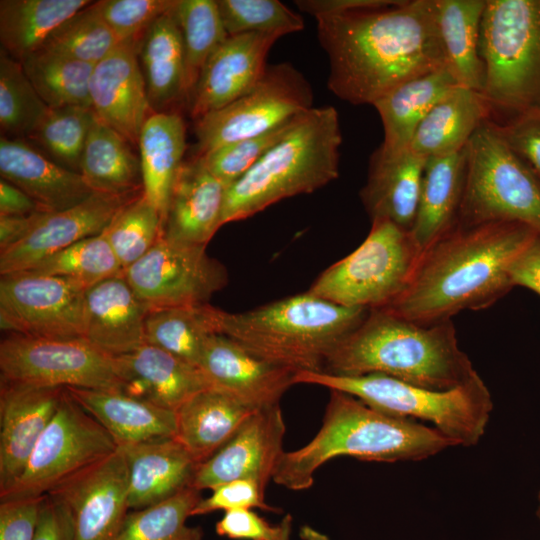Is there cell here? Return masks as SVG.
Returning a JSON list of instances; mask_svg holds the SVG:
<instances>
[{
	"mask_svg": "<svg viewBox=\"0 0 540 540\" xmlns=\"http://www.w3.org/2000/svg\"><path fill=\"white\" fill-rule=\"evenodd\" d=\"M329 59V90L354 105H373L399 84L447 66L435 0L315 17Z\"/></svg>",
	"mask_w": 540,
	"mask_h": 540,
	"instance_id": "cell-1",
	"label": "cell"
},
{
	"mask_svg": "<svg viewBox=\"0 0 540 540\" xmlns=\"http://www.w3.org/2000/svg\"><path fill=\"white\" fill-rule=\"evenodd\" d=\"M538 234L511 221L454 226L422 251L405 290L381 309L430 325L487 308L513 288L511 266Z\"/></svg>",
	"mask_w": 540,
	"mask_h": 540,
	"instance_id": "cell-2",
	"label": "cell"
},
{
	"mask_svg": "<svg viewBox=\"0 0 540 540\" xmlns=\"http://www.w3.org/2000/svg\"><path fill=\"white\" fill-rule=\"evenodd\" d=\"M333 375L383 374L414 385L448 390L478 376L458 344L452 320L418 324L384 309H371L326 360Z\"/></svg>",
	"mask_w": 540,
	"mask_h": 540,
	"instance_id": "cell-3",
	"label": "cell"
},
{
	"mask_svg": "<svg viewBox=\"0 0 540 540\" xmlns=\"http://www.w3.org/2000/svg\"><path fill=\"white\" fill-rule=\"evenodd\" d=\"M450 447L457 445L432 426L382 413L350 394L330 390L321 428L303 447L283 453L272 480L302 491L312 486L315 472L336 457L420 461Z\"/></svg>",
	"mask_w": 540,
	"mask_h": 540,
	"instance_id": "cell-4",
	"label": "cell"
},
{
	"mask_svg": "<svg viewBox=\"0 0 540 540\" xmlns=\"http://www.w3.org/2000/svg\"><path fill=\"white\" fill-rule=\"evenodd\" d=\"M369 309L346 307L305 292L261 307L229 313L219 309V334L252 353L297 372H322L338 344Z\"/></svg>",
	"mask_w": 540,
	"mask_h": 540,
	"instance_id": "cell-5",
	"label": "cell"
},
{
	"mask_svg": "<svg viewBox=\"0 0 540 540\" xmlns=\"http://www.w3.org/2000/svg\"><path fill=\"white\" fill-rule=\"evenodd\" d=\"M342 143L332 106L298 115L285 135L240 179L226 188L224 224L249 218L272 204L311 193L339 175Z\"/></svg>",
	"mask_w": 540,
	"mask_h": 540,
	"instance_id": "cell-6",
	"label": "cell"
},
{
	"mask_svg": "<svg viewBox=\"0 0 540 540\" xmlns=\"http://www.w3.org/2000/svg\"><path fill=\"white\" fill-rule=\"evenodd\" d=\"M313 384L350 394L382 413L431 426L457 446L479 443L488 425L493 401L480 376L448 390L430 389L383 374L340 376L297 372L295 384Z\"/></svg>",
	"mask_w": 540,
	"mask_h": 540,
	"instance_id": "cell-7",
	"label": "cell"
},
{
	"mask_svg": "<svg viewBox=\"0 0 540 540\" xmlns=\"http://www.w3.org/2000/svg\"><path fill=\"white\" fill-rule=\"evenodd\" d=\"M479 56L491 121L540 112V0H486Z\"/></svg>",
	"mask_w": 540,
	"mask_h": 540,
	"instance_id": "cell-8",
	"label": "cell"
},
{
	"mask_svg": "<svg viewBox=\"0 0 540 540\" xmlns=\"http://www.w3.org/2000/svg\"><path fill=\"white\" fill-rule=\"evenodd\" d=\"M466 151V182L455 226L511 221L540 233V182L491 120L477 129Z\"/></svg>",
	"mask_w": 540,
	"mask_h": 540,
	"instance_id": "cell-9",
	"label": "cell"
},
{
	"mask_svg": "<svg viewBox=\"0 0 540 540\" xmlns=\"http://www.w3.org/2000/svg\"><path fill=\"white\" fill-rule=\"evenodd\" d=\"M357 249L327 268L308 292L338 305L381 309L408 285L422 249L410 230L386 220L371 221Z\"/></svg>",
	"mask_w": 540,
	"mask_h": 540,
	"instance_id": "cell-10",
	"label": "cell"
},
{
	"mask_svg": "<svg viewBox=\"0 0 540 540\" xmlns=\"http://www.w3.org/2000/svg\"><path fill=\"white\" fill-rule=\"evenodd\" d=\"M111 434L66 391L16 482L0 501L44 497L68 478L111 455Z\"/></svg>",
	"mask_w": 540,
	"mask_h": 540,
	"instance_id": "cell-11",
	"label": "cell"
},
{
	"mask_svg": "<svg viewBox=\"0 0 540 540\" xmlns=\"http://www.w3.org/2000/svg\"><path fill=\"white\" fill-rule=\"evenodd\" d=\"M313 91L292 64L267 66L244 95L196 120L197 155L271 131L312 108Z\"/></svg>",
	"mask_w": 540,
	"mask_h": 540,
	"instance_id": "cell-12",
	"label": "cell"
},
{
	"mask_svg": "<svg viewBox=\"0 0 540 540\" xmlns=\"http://www.w3.org/2000/svg\"><path fill=\"white\" fill-rule=\"evenodd\" d=\"M1 380L41 387L122 390L114 358L84 338L9 334L0 343Z\"/></svg>",
	"mask_w": 540,
	"mask_h": 540,
	"instance_id": "cell-13",
	"label": "cell"
},
{
	"mask_svg": "<svg viewBox=\"0 0 540 540\" xmlns=\"http://www.w3.org/2000/svg\"><path fill=\"white\" fill-rule=\"evenodd\" d=\"M82 283L30 271L1 275L2 331L41 338H83Z\"/></svg>",
	"mask_w": 540,
	"mask_h": 540,
	"instance_id": "cell-14",
	"label": "cell"
},
{
	"mask_svg": "<svg viewBox=\"0 0 540 540\" xmlns=\"http://www.w3.org/2000/svg\"><path fill=\"white\" fill-rule=\"evenodd\" d=\"M123 275L148 309L207 304L228 283L225 267L206 246L163 237Z\"/></svg>",
	"mask_w": 540,
	"mask_h": 540,
	"instance_id": "cell-15",
	"label": "cell"
},
{
	"mask_svg": "<svg viewBox=\"0 0 540 540\" xmlns=\"http://www.w3.org/2000/svg\"><path fill=\"white\" fill-rule=\"evenodd\" d=\"M128 469L120 446L47 495L70 513L74 540H112L129 509Z\"/></svg>",
	"mask_w": 540,
	"mask_h": 540,
	"instance_id": "cell-16",
	"label": "cell"
},
{
	"mask_svg": "<svg viewBox=\"0 0 540 540\" xmlns=\"http://www.w3.org/2000/svg\"><path fill=\"white\" fill-rule=\"evenodd\" d=\"M285 432L279 404L256 410L223 447L198 466L191 486L212 490L229 481L250 479L265 490L284 453Z\"/></svg>",
	"mask_w": 540,
	"mask_h": 540,
	"instance_id": "cell-17",
	"label": "cell"
},
{
	"mask_svg": "<svg viewBox=\"0 0 540 540\" xmlns=\"http://www.w3.org/2000/svg\"><path fill=\"white\" fill-rule=\"evenodd\" d=\"M134 196L94 192L70 208L45 212L22 240L0 251L1 275L28 271L76 242L101 234L118 210Z\"/></svg>",
	"mask_w": 540,
	"mask_h": 540,
	"instance_id": "cell-18",
	"label": "cell"
},
{
	"mask_svg": "<svg viewBox=\"0 0 540 540\" xmlns=\"http://www.w3.org/2000/svg\"><path fill=\"white\" fill-rule=\"evenodd\" d=\"M138 51L136 38L121 42L94 65L89 84L97 118L131 145H138L142 127L153 113Z\"/></svg>",
	"mask_w": 540,
	"mask_h": 540,
	"instance_id": "cell-19",
	"label": "cell"
},
{
	"mask_svg": "<svg viewBox=\"0 0 540 540\" xmlns=\"http://www.w3.org/2000/svg\"><path fill=\"white\" fill-rule=\"evenodd\" d=\"M65 388L1 380L0 494L20 477L41 435L54 417Z\"/></svg>",
	"mask_w": 540,
	"mask_h": 540,
	"instance_id": "cell-20",
	"label": "cell"
},
{
	"mask_svg": "<svg viewBox=\"0 0 540 540\" xmlns=\"http://www.w3.org/2000/svg\"><path fill=\"white\" fill-rule=\"evenodd\" d=\"M281 36L247 33L228 36L205 63L189 100L198 120L248 92L263 76L266 58Z\"/></svg>",
	"mask_w": 540,
	"mask_h": 540,
	"instance_id": "cell-21",
	"label": "cell"
},
{
	"mask_svg": "<svg viewBox=\"0 0 540 540\" xmlns=\"http://www.w3.org/2000/svg\"><path fill=\"white\" fill-rule=\"evenodd\" d=\"M199 368L212 387L255 409L279 404L295 384V371L252 353L224 334L209 338Z\"/></svg>",
	"mask_w": 540,
	"mask_h": 540,
	"instance_id": "cell-22",
	"label": "cell"
},
{
	"mask_svg": "<svg viewBox=\"0 0 540 540\" xmlns=\"http://www.w3.org/2000/svg\"><path fill=\"white\" fill-rule=\"evenodd\" d=\"M148 310L123 273L99 282L86 292L83 338L108 356L128 354L146 343Z\"/></svg>",
	"mask_w": 540,
	"mask_h": 540,
	"instance_id": "cell-23",
	"label": "cell"
},
{
	"mask_svg": "<svg viewBox=\"0 0 540 540\" xmlns=\"http://www.w3.org/2000/svg\"><path fill=\"white\" fill-rule=\"evenodd\" d=\"M226 187L200 156L184 161L176 177L162 237L206 246L222 226Z\"/></svg>",
	"mask_w": 540,
	"mask_h": 540,
	"instance_id": "cell-24",
	"label": "cell"
},
{
	"mask_svg": "<svg viewBox=\"0 0 540 540\" xmlns=\"http://www.w3.org/2000/svg\"><path fill=\"white\" fill-rule=\"evenodd\" d=\"M113 358L123 383L122 391L172 411L196 393L212 387L199 367L148 343Z\"/></svg>",
	"mask_w": 540,
	"mask_h": 540,
	"instance_id": "cell-25",
	"label": "cell"
},
{
	"mask_svg": "<svg viewBox=\"0 0 540 540\" xmlns=\"http://www.w3.org/2000/svg\"><path fill=\"white\" fill-rule=\"evenodd\" d=\"M0 174L44 212L65 210L94 193L79 172L57 164L20 139L1 137Z\"/></svg>",
	"mask_w": 540,
	"mask_h": 540,
	"instance_id": "cell-26",
	"label": "cell"
},
{
	"mask_svg": "<svg viewBox=\"0 0 540 540\" xmlns=\"http://www.w3.org/2000/svg\"><path fill=\"white\" fill-rule=\"evenodd\" d=\"M426 158L410 148L387 152L380 147L371 156L360 198L374 220L390 221L411 230L415 221Z\"/></svg>",
	"mask_w": 540,
	"mask_h": 540,
	"instance_id": "cell-27",
	"label": "cell"
},
{
	"mask_svg": "<svg viewBox=\"0 0 540 540\" xmlns=\"http://www.w3.org/2000/svg\"><path fill=\"white\" fill-rule=\"evenodd\" d=\"M120 447L128 469L130 510L160 503L191 486L199 466L176 437Z\"/></svg>",
	"mask_w": 540,
	"mask_h": 540,
	"instance_id": "cell-28",
	"label": "cell"
},
{
	"mask_svg": "<svg viewBox=\"0 0 540 540\" xmlns=\"http://www.w3.org/2000/svg\"><path fill=\"white\" fill-rule=\"evenodd\" d=\"M118 446L176 437L175 411L134 397L122 390L66 388Z\"/></svg>",
	"mask_w": 540,
	"mask_h": 540,
	"instance_id": "cell-29",
	"label": "cell"
},
{
	"mask_svg": "<svg viewBox=\"0 0 540 540\" xmlns=\"http://www.w3.org/2000/svg\"><path fill=\"white\" fill-rule=\"evenodd\" d=\"M258 409L216 387L206 388L176 411V439L200 465L223 447Z\"/></svg>",
	"mask_w": 540,
	"mask_h": 540,
	"instance_id": "cell-30",
	"label": "cell"
},
{
	"mask_svg": "<svg viewBox=\"0 0 540 540\" xmlns=\"http://www.w3.org/2000/svg\"><path fill=\"white\" fill-rule=\"evenodd\" d=\"M466 172V147L426 159L418 209L410 230L422 251L456 225Z\"/></svg>",
	"mask_w": 540,
	"mask_h": 540,
	"instance_id": "cell-31",
	"label": "cell"
},
{
	"mask_svg": "<svg viewBox=\"0 0 540 540\" xmlns=\"http://www.w3.org/2000/svg\"><path fill=\"white\" fill-rule=\"evenodd\" d=\"M457 86L459 84L445 66L411 78L379 98L373 106L384 131L380 148L387 152L408 149L423 118Z\"/></svg>",
	"mask_w": 540,
	"mask_h": 540,
	"instance_id": "cell-32",
	"label": "cell"
},
{
	"mask_svg": "<svg viewBox=\"0 0 540 540\" xmlns=\"http://www.w3.org/2000/svg\"><path fill=\"white\" fill-rule=\"evenodd\" d=\"M143 193L163 223L186 150V128L177 112H153L138 141Z\"/></svg>",
	"mask_w": 540,
	"mask_h": 540,
	"instance_id": "cell-33",
	"label": "cell"
},
{
	"mask_svg": "<svg viewBox=\"0 0 540 540\" xmlns=\"http://www.w3.org/2000/svg\"><path fill=\"white\" fill-rule=\"evenodd\" d=\"M138 55L153 112L187 102L183 40L172 9L143 33Z\"/></svg>",
	"mask_w": 540,
	"mask_h": 540,
	"instance_id": "cell-34",
	"label": "cell"
},
{
	"mask_svg": "<svg viewBox=\"0 0 540 540\" xmlns=\"http://www.w3.org/2000/svg\"><path fill=\"white\" fill-rule=\"evenodd\" d=\"M488 120L491 111L482 94L457 86L423 118L409 148L426 159L458 152Z\"/></svg>",
	"mask_w": 540,
	"mask_h": 540,
	"instance_id": "cell-35",
	"label": "cell"
},
{
	"mask_svg": "<svg viewBox=\"0 0 540 540\" xmlns=\"http://www.w3.org/2000/svg\"><path fill=\"white\" fill-rule=\"evenodd\" d=\"M436 25L449 71L459 86L482 92L480 25L486 0H435Z\"/></svg>",
	"mask_w": 540,
	"mask_h": 540,
	"instance_id": "cell-36",
	"label": "cell"
},
{
	"mask_svg": "<svg viewBox=\"0 0 540 540\" xmlns=\"http://www.w3.org/2000/svg\"><path fill=\"white\" fill-rule=\"evenodd\" d=\"M130 143L96 116L84 146L79 173L98 193L129 196L142 185L140 159Z\"/></svg>",
	"mask_w": 540,
	"mask_h": 540,
	"instance_id": "cell-37",
	"label": "cell"
},
{
	"mask_svg": "<svg viewBox=\"0 0 540 540\" xmlns=\"http://www.w3.org/2000/svg\"><path fill=\"white\" fill-rule=\"evenodd\" d=\"M92 3L88 0H1L2 49L21 62L41 49L61 24Z\"/></svg>",
	"mask_w": 540,
	"mask_h": 540,
	"instance_id": "cell-38",
	"label": "cell"
},
{
	"mask_svg": "<svg viewBox=\"0 0 540 540\" xmlns=\"http://www.w3.org/2000/svg\"><path fill=\"white\" fill-rule=\"evenodd\" d=\"M219 309L210 304L149 309L146 343L199 367L206 344L218 329Z\"/></svg>",
	"mask_w": 540,
	"mask_h": 540,
	"instance_id": "cell-39",
	"label": "cell"
},
{
	"mask_svg": "<svg viewBox=\"0 0 540 540\" xmlns=\"http://www.w3.org/2000/svg\"><path fill=\"white\" fill-rule=\"evenodd\" d=\"M34 89L51 109L91 107L89 84L94 65L40 49L21 61Z\"/></svg>",
	"mask_w": 540,
	"mask_h": 540,
	"instance_id": "cell-40",
	"label": "cell"
},
{
	"mask_svg": "<svg viewBox=\"0 0 540 540\" xmlns=\"http://www.w3.org/2000/svg\"><path fill=\"white\" fill-rule=\"evenodd\" d=\"M172 13L183 40L187 103H189L205 63L228 35L219 14L217 1L175 0Z\"/></svg>",
	"mask_w": 540,
	"mask_h": 540,
	"instance_id": "cell-41",
	"label": "cell"
},
{
	"mask_svg": "<svg viewBox=\"0 0 540 540\" xmlns=\"http://www.w3.org/2000/svg\"><path fill=\"white\" fill-rule=\"evenodd\" d=\"M200 499V491L189 486L160 503L132 510L112 540H201L202 529L186 523Z\"/></svg>",
	"mask_w": 540,
	"mask_h": 540,
	"instance_id": "cell-42",
	"label": "cell"
},
{
	"mask_svg": "<svg viewBox=\"0 0 540 540\" xmlns=\"http://www.w3.org/2000/svg\"><path fill=\"white\" fill-rule=\"evenodd\" d=\"M102 233L124 271L162 237L163 220L142 190L118 210Z\"/></svg>",
	"mask_w": 540,
	"mask_h": 540,
	"instance_id": "cell-43",
	"label": "cell"
},
{
	"mask_svg": "<svg viewBox=\"0 0 540 540\" xmlns=\"http://www.w3.org/2000/svg\"><path fill=\"white\" fill-rule=\"evenodd\" d=\"M28 271L72 279L89 289L122 274L123 268L107 238L101 233L76 242Z\"/></svg>",
	"mask_w": 540,
	"mask_h": 540,
	"instance_id": "cell-44",
	"label": "cell"
},
{
	"mask_svg": "<svg viewBox=\"0 0 540 540\" xmlns=\"http://www.w3.org/2000/svg\"><path fill=\"white\" fill-rule=\"evenodd\" d=\"M22 64L1 48L0 126L11 135L30 136L49 112Z\"/></svg>",
	"mask_w": 540,
	"mask_h": 540,
	"instance_id": "cell-45",
	"label": "cell"
},
{
	"mask_svg": "<svg viewBox=\"0 0 540 540\" xmlns=\"http://www.w3.org/2000/svg\"><path fill=\"white\" fill-rule=\"evenodd\" d=\"M121 42L92 3L61 24L41 49L95 65Z\"/></svg>",
	"mask_w": 540,
	"mask_h": 540,
	"instance_id": "cell-46",
	"label": "cell"
},
{
	"mask_svg": "<svg viewBox=\"0 0 540 540\" xmlns=\"http://www.w3.org/2000/svg\"><path fill=\"white\" fill-rule=\"evenodd\" d=\"M95 119L90 107L50 108L30 137L45 147L62 166L79 172L86 139Z\"/></svg>",
	"mask_w": 540,
	"mask_h": 540,
	"instance_id": "cell-47",
	"label": "cell"
},
{
	"mask_svg": "<svg viewBox=\"0 0 540 540\" xmlns=\"http://www.w3.org/2000/svg\"><path fill=\"white\" fill-rule=\"evenodd\" d=\"M228 36L268 33L285 36L304 28L303 18L278 0H217Z\"/></svg>",
	"mask_w": 540,
	"mask_h": 540,
	"instance_id": "cell-48",
	"label": "cell"
},
{
	"mask_svg": "<svg viewBox=\"0 0 540 540\" xmlns=\"http://www.w3.org/2000/svg\"><path fill=\"white\" fill-rule=\"evenodd\" d=\"M294 119L266 133L219 146L199 156L213 176L227 188L245 175L285 135Z\"/></svg>",
	"mask_w": 540,
	"mask_h": 540,
	"instance_id": "cell-49",
	"label": "cell"
},
{
	"mask_svg": "<svg viewBox=\"0 0 540 540\" xmlns=\"http://www.w3.org/2000/svg\"><path fill=\"white\" fill-rule=\"evenodd\" d=\"M175 0H102L94 8L120 41L135 39L160 16L169 12Z\"/></svg>",
	"mask_w": 540,
	"mask_h": 540,
	"instance_id": "cell-50",
	"label": "cell"
},
{
	"mask_svg": "<svg viewBox=\"0 0 540 540\" xmlns=\"http://www.w3.org/2000/svg\"><path fill=\"white\" fill-rule=\"evenodd\" d=\"M206 498H201L191 512V516L205 515L218 510L224 512L235 509L259 508L276 512L264 501V489L254 480L238 479L223 483L211 490Z\"/></svg>",
	"mask_w": 540,
	"mask_h": 540,
	"instance_id": "cell-51",
	"label": "cell"
},
{
	"mask_svg": "<svg viewBox=\"0 0 540 540\" xmlns=\"http://www.w3.org/2000/svg\"><path fill=\"white\" fill-rule=\"evenodd\" d=\"M493 123L505 144L540 182V112H530L502 123Z\"/></svg>",
	"mask_w": 540,
	"mask_h": 540,
	"instance_id": "cell-52",
	"label": "cell"
},
{
	"mask_svg": "<svg viewBox=\"0 0 540 540\" xmlns=\"http://www.w3.org/2000/svg\"><path fill=\"white\" fill-rule=\"evenodd\" d=\"M44 497L0 501V540H33Z\"/></svg>",
	"mask_w": 540,
	"mask_h": 540,
	"instance_id": "cell-53",
	"label": "cell"
},
{
	"mask_svg": "<svg viewBox=\"0 0 540 540\" xmlns=\"http://www.w3.org/2000/svg\"><path fill=\"white\" fill-rule=\"evenodd\" d=\"M282 528L281 522L270 525L252 509L226 511L215 526L219 536L235 540H277Z\"/></svg>",
	"mask_w": 540,
	"mask_h": 540,
	"instance_id": "cell-54",
	"label": "cell"
},
{
	"mask_svg": "<svg viewBox=\"0 0 540 540\" xmlns=\"http://www.w3.org/2000/svg\"><path fill=\"white\" fill-rule=\"evenodd\" d=\"M33 540H74L73 522L68 510L46 495Z\"/></svg>",
	"mask_w": 540,
	"mask_h": 540,
	"instance_id": "cell-55",
	"label": "cell"
},
{
	"mask_svg": "<svg viewBox=\"0 0 540 540\" xmlns=\"http://www.w3.org/2000/svg\"><path fill=\"white\" fill-rule=\"evenodd\" d=\"M511 283L540 296V233L526 246L510 269Z\"/></svg>",
	"mask_w": 540,
	"mask_h": 540,
	"instance_id": "cell-56",
	"label": "cell"
},
{
	"mask_svg": "<svg viewBox=\"0 0 540 540\" xmlns=\"http://www.w3.org/2000/svg\"><path fill=\"white\" fill-rule=\"evenodd\" d=\"M399 0H298L295 1L300 11L314 17L335 14L356 9L389 6Z\"/></svg>",
	"mask_w": 540,
	"mask_h": 540,
	"instance_id": "cell-57",
	"label": "cell"
},
{
	"mask_svg": "<svg viewBox=\"0 0 540 540\" xmlns=\"http://www.w3.org/2000/svg\"><path fill=\"white\" fill-rule=\"evenodd\" d=\"M44 213V211H37L29 215L0 216V251L22 240Z\"/></svg>",
	"mask_w": 540,
	"mask_h": 540,
	"instance_id": "cell-58",
	"label": "cell"
},
{
	"mask_svg": "<svg viewBox=\"0 0 540 540\" xmlns=\"http://www.w3.org/2000/svg\"><path fill=\"white\" fill-rule=\"evenodd\" d=\"M41 211L23 190L1 178L0 216L29 215Z\"/></svg>",
	"mask_w": 540,
	"mask_h": 540,
	"instance_id": "cell-59",
	"label": "cell"
},
{
	"mask_svg": "<svg viewBox=\"0 0 540 540\" xmlns=\"http://www.w3.org/2000/svg\"><path fill=\"white\" fill-rule=\"evenodd\" d=\"M302 540H330L329 537L311 526H302L299 531Z\"/></svg>",
	"mask_w": 540,
	"mask_h": 540,
	"instance_id": "cell-60",
	"label": "cell"
},
{
	"mask_svg": "<svg viewBox=\"0 0 540 540\" xmlns=\"http://www.w3.org/2000/svg\"><path fill=\"white\" fill-rule=\"evenodd\" d=\"M282 523V533L280 537L277 540H290L291 530H292V523L293 519L290 514L285 515V517L281 521Z\"/></svg>",
	"mask_w": 540,
	"mask_h": 540,
	"instance_id": "cell-61",
	"label": "cell"
},
{
	"mask_svg": "<svg viewBox=\"0 0 540 540\" xmlns=\"http://www.w3.org/2000/svg\"><path fill=\"white\" fill-rule=\"evenodd\" d=\"M537 501H538V505H537V509H536V515H537V517L539 519V522H540V490L538 492Z\"/></svg>",
	"mask_w": 540,
	"mask_h": 540,
	"instance_id": "cell-62",
	"label": "cell"
}]
</instances>
